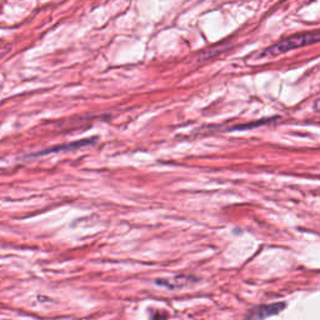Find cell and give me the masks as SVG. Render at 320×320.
I'll list each match as a JSON object with an SVG mask.
<instances>
[{
  "label": "cell",
  "mask_w": 320,
  "mask_h": 320,
  "mask_svg": "<svg viewBox=\"0 0 320 320\" xmlns=\"http://www.w3.org/2000/svg\"><path fill=\"white\" fill-rule=\"evenodd\" d=\"M319 40V34L316 32L314 33H305V34L293 35L290 38H286L279 43L274 44L273 47L268 48L262 55H268V57H275V55L284 54V53L290 52V50L298 49L310 45V44L316 43Z\"/></svg>",
  "instance_id": "6da1fadb"
},
{
  "label": "cell",
  "mask_w": 320,
  "mask_h": 320,
  "mask_svg": "<svg viewBox=\"0 0 320 320\" xmlns=\"http://www.w3.org/2000/svg\"><path fill=\"white\" fill-rule=\"evenodd\" d=\"M92 143H94V139H84V140H80V142L70 143V144H66V145H60V147L48 149V150L40 151V153H38L36 155H45V154H50V153H58V151H66V150H72V149L83 148V147H86V145H90Z\"/></svg>",
  "instance_id": "3957f363"
},
{
  "label": "cell",
  "mask_w": 320,
  "mask_h": 320,
  "mask_svg": "<svg viewBox=\"0 0 320 320\" xmlns=\"http://www.w3.org/2000/svg\"><path fill=\"white\" fill-rule=\"evenodd\" d=\"M285 308V303H274V304L263 305V307L255 308L248 314V318L252 319H265L279 314Z\"/></svg>",
  "instance_id": "7a4b0ae2"
}]
</instances>
